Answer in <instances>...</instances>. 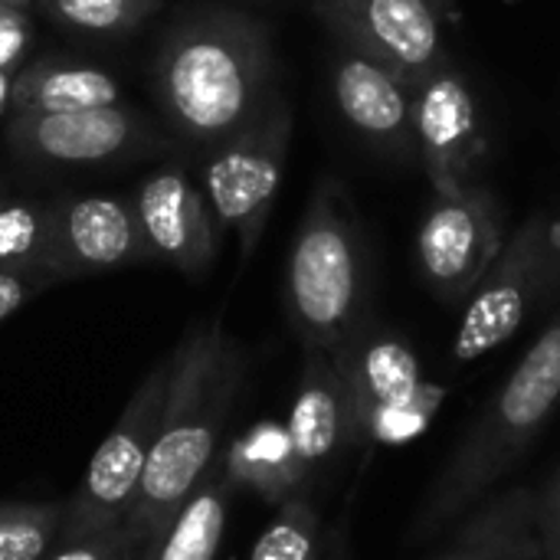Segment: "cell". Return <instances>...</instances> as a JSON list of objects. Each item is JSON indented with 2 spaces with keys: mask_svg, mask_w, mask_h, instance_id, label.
Wrapping results in <instances>:
<instances>
[{
  "mask_svg": "<svg viewBox=\"0 0 560 560\" xmlns=\"http://www.w3.org/2000/svg\"><path fill=\"white\" fill-rule=\"evenodd\" d=\"M279 92L272 30L246 10L190 7L158 43V108L167 131L200 154L249 125Z\"/></svg>",
  "mask_w": 560,
  "mask_h": 560,
  "instance_id": "6da1fadb",
  "label": "cell"
},
{
  "mask_svg": "<svg viewBox=\"0 0 560 560\" xmlns=\"http://www.w3.org/2000/svg\"><path fill=\"white\" fill-rule=\"evenodd\" d=\"M246 371L249 358L220 315L190 325L174 345L161 430L138 502L125 522L131 548L151 551L220 459Z\"/></svg>",
  "mask_w": 560,
  "mask_h": 560,
  "instance_id": "7a4b0ae2",
  "label": "cell"
},
{
  "mask_svg": "<svg viewBox=\"0 0 560 560\" xmlns=\"http://www.w3.org/2000/svg\"><path fill=\"white\" fill-rule=\"evenodd\" d=\"M560 407V308L522 354L515 371L482 407V413L466 430L463 443L453 450L450 463L433 479L410 541H433L440 532L453 528L466 512L489 499L499 482L525 459L535 440L551 423Z\"/></svg>",
  "mask_w": 560,
  "mask_h": 560,
  "instance_id": "3957f363",
  "label": "cell"
},
{
  "mask_svg": "<svg viewBox=\"0 0 560 560\" xmlns=\"http://www.w3.org/2000/svg\"><path fill=\"white\" fill-rule=\"evenodd\" d=\"M371 292L364 220L345 180L328 174L308 194L285 262V315L302 351L335 354L371 325Z\"/></svg>",
  "mask_w": 560,
  "mask_h": 560,
  "instance_id": "277c9868",
  "label": "cell"
},
{
  "mask_svg": "<svg viewBox=\"0 0 560 560\" xmlns=\"http://www.w3.org/2000/svg\"><path fill=\"white\" fill-rule=\"evenodd\" d=\"M331 358L354 407L361 450H397L420 440L446 404V387L423 377L410 341L381 328L377 318Z\"/></svg>",
  "mask_w": 560,
  "mask_h": 560,
  "instance_id": "5b68a950",
  "label": "cell"
},
{
  "mask_svg": "<svg viewBox=\"0 0 560 560\" xmlns=\"http://www.w3.org/2000/svg\"><path fill=\"white\" fill-rule=\"evenodd\" d=\"M295 128V108L279 92L249 125L203 151L200 187L223 233L240 243V259L249 262L266 236Z\"/></svg>",
  "mask_w": 560,
  "mask_h": 560,
  "instance_id": "8992f818",
  "label": "cell"
},
{
  "mask_svg": "<svg viewBox=\"0 0 560 560\" xmlns=\"http://www.w3.org/2000/svg\"><path fill=\"white\" fill-rule=\"evenodd\" d=\"M171 381V354H164L144 381L128 397L125 410L118 413L108 436L95 446L89 469L82 476V486L72 499H66V518H62V538H95L125 528L144 472L148 459L154 453V440L161 430L164 397Z\"/></svg>",
  "mask_w": 560,
  "mask_h": 560,
  "instance_id": "52a82bcc",
  "label": "cell"
},
{
  "mask_svg": "<svg viewBox=\"0 0 560 560\" xmlns=\"http://www.w3.org/2000/svg\"><path fill=\"white\" fill-rule=\"evenodd\" d=\"M505 210L482 184L433 194L417 230V266L427 289L446 302H466L505 249Z\"/></svg>",
  "mask_w": 560,
  "mask_h": 560,
  "instance_id": "ba28073f",
  "label": "cell"
},
{
  "mask_svg": "<svg viewBox=\"0 0 560 560\" xmlns=\"http://www.w3.org/2000/svg\"><path fill=\"white\" fill-rule=\"evenodd\" d=\"M312 13L331 43L397 69L410 85L453 59L440 0H312Z\"/></svg>",
  "mask_w": 560,
  "mask_h": 560,
  "instance_id": "9c48e42d",
  "label": "cell"
},
{
  "mask_svg": "<svg viewBox=\"0 0 560 560\" xmlns=\"http://www.w3.org/2000/svg\"><path fill=\"white\" fill-rule=\"evenodd\" d=\"M417 154L433 194H456L479 180L489 135L466 72L450 59L413 85Z\"/></svg>",
  "mask_w": 560,
  "mask_h": 560,
  "instance_id": "30bf717a",
  "label": "cell"
},
{
  "mask_svg": "<svg viewBox=\"0 0 560 560\" xmlns=\"http://www.w3.org/2000/svg\"><path fill=\"white\" fill-rule=\"evenodd\" d=\"M7 141L16 158L36 164H56V167L108 164L167 144L135 108L125 105L13 115L7 128Z\"/></svg>",
  "mask_w": 560,
  "mask_h": 560,
  "instance_id": "8fae6325",
  "label": "cell"
},
{
  "mask_svg": "<svg viewBox=\"0 0 560 560\" xmlns=\"http://www.w3.org/2000/svg\"><path fill=\"white\" fill-rule=\"evenodd\" d=\"M541 220L545 210H535L522 220L518 230L509 233L502 256L466 299L463 322L453 335L450 358L456 364H472L505 341L525 325L532 305L541 302L538 289V259H541Z\"/></svg>",
  "mask_w": 560,
  "mask_h": 560,
  "instance_id": "7c38bea8",
  "label": "cell"
},
{
  "mask_svg": "<svg viewBox=\"0 0 560 560\" xmlns=\"http://www.w3.org/2000/svg\"><path fill=\"white\" fill-rule=\"evenodd\" d=\"M138 223L151 259L200 279L213 269L223 243V226L217 223L210 200L180 164L158 167L138 184L135 194Z\"/></svg>",
  "mask_w": 560,
  "mask_h": 560,
  "instance_id": "4fadbf2b",
  "label": "cell"
},
{
  "mask_svg": "<svg viewBox=\"0 0 560 560\" xmlns=\"http://www.w3.org/2000/svg\"><path fill=\"white\" fill-rule=\"evenodd\" d=\"M331 98L345 125L377 154L390 161H420L413 85L390 66L335 43Z\"/></svg>",
  "mask_w": 560,
  "mask_h": 560,
  "instance_id": "5bb4252c",
  "label": "cell"
},
{
  "mask_svg": "<svg viewBox=\"0 0 560 560\" xmlns=\"http://www.w3.org/2000/svg\"><path fill=\"white\" fill-rule=\"evenodd\" d=\"M151 262L135 200L118 194H89L56 200L49 276L52 282L115 272Z\"/></svg>",
  "mask_w": 560,
  "mask_h": 560,
  "instance_id": "9a60e30c",
  "label": "cell"
},
{
  "mask_svg": "<svg viewBox=\"0 0 560 560\" xmlns=\"http://www.w3.org/2000/svg\"><path fill=\"white\" fill-rule=\"evenodd\" d=\"M285 427L308 472L312 492L328 486V479L351 459V453L361 450L354 407L328 351H305Z\"/></svg>",
  "mask_w": 560,
  "mask_h": 560,
  "instance_id": "2e32d148",
  "label": "cell"
},
{
  "mask_svg": "<svg viewBox=\"0 0 560 560\" xmlns=\"http://www.w3.org/2000/svg\"><path fill=\"white\" fill-rule=\"evenodd\" d=\"M433 560H545L538 492L532 486L495 489L453 525Z\"/></svg>",
  "mask_w": 560,
  "mask_h": 560,
  "instance_id": "e0dca14e",
  "label": "cell"
},
{
  "mask_svg": "<svg viewBox=\"0 0 560 560\" xmlns=\"http://www.w3.org/2000/svg\"><path fill=\"white\" fill-rule=\"evenodd\" d=\"M220 466L233 489L259 495L279 509L299 495H312L308 472L292 446L285 420H256L240 430L220 453Z\"/></svg>",
  "mask_w": 560,
  "mask_h": 560,
  "instance_id": "ac0fdd59",
  "label": "cell"
},
{
  "mask_svg": "<svg viewBox=\"0 0 560 560\" xmlns=\"http://www.w3.org/2000/svg\"><path fill=\"white\" fill-rule=\"evenodd\" d=\"M118 102H121L118 79L105 69L82 66V62L36 59L26 69L13 72V85H10L13 115L82 112V108H105Z\"/></svg>",
  "mask_w": 560,
  "mask_h": 560,
  "instance_id": "d6986e66",
  "label": "cell"
},
{
  "mask_svg": "<svg viewBox=\"0 0 560 560\" xmlns=\"http://www.w3.org/2000/svg\"><path fill=\"white\" fill-rule=\"evenodd\" d=\"M233 492L236 489L217 459L194 495L184 502V509L174 515L161 541L151 551H141L144 560H217L230 522Z\"/></svg>",
  "mask_w": 560,
  "mask_h": 560,
  "instance_id": "ffe728a7",
  "label": "cell"
},
{
  "mask_svg": "<svg viewBox=\"0 0 560 560\" xmlns=\"http://www.w3.org/2000/svg\"><path fill=\"white\" fill-rule=\"evenodd\" d=\"M52 223L56 203L16 200L0 207V269L49 276V253H52Z\"/></svg>",
  "mask_w": 560,
  "mask_h": 560,
  "instance_id": "44dd1931",
  "label": "cell"
},
{
  "mask_svg": "<svg viewBox=\"0 0 560 560\" xmlns=\"http://www.w3.org/2000/svg\"><path fill=\"white\" fill-rule=\"evenodd\" d=\"M328 558V525L312 502L299 495L276 509L266 528L256 535L249 560H325Z\"/></svg>",
  "mask_w": 560,
  "mask_h": 560,
  "instance_id": "7402d4cb",
  "label": "cell"
},
{
  "mask_svg": "<svg viewBox=\"0 0 560 560\" xmlns=\"http://www.w3.org/2000/svg\"><path fill=\"white\" fill-rule=\"evenodd\" d=\"M66 502H0V560H46L62 538Z\"/></svg>",
  "mask_w": 560,
  "mask_h": 560,
  "instance_id": "603a6c76",
  "label": "cell"
},
{
  "mask_svg": "<svg viewBox=\"0 0 560 560\" xmlns=\"http://www.w3.org/2000/svg\"><path fill=\"white\" fill-rule=\"evenodd\" d=\"M49 20L89 36H125L154 16L164 0H36Z\"/></svg>",
  "mask_w": 560,
  "mask_h": 560,
  "instance_id": "cb8c5ba5",
  "label": "cell"
},
{
  "mask_svg": "<svg viewBox=\"0 0 560 560\" xmlns=\"http://www.w3.org/2000/svg\"><path fill=\"white\" fill-rule=\"evenodd\" d=\"M33 39V23L23 7L0 3V69L13 75Z\"/></svg>",
  "mask_w": 560,
  "mask_h": 560,
  "instance_id": "d4e9b609",
  "label": "cell"
},
{
  "mask_svg": "<svg viewBox=\"0 0 560 560\" xmlns=\"http://www.w3.org/2000/svg\"><path fill=\"white\" fill-rule=\"evenodd\" d=\"M125 551H128V535L125 528H118V532L95 535V538L59 541L46 560H118Z\"/></svg>",
  "mask_w": 560,
  "mask_h": 560,
  "instance_id": "484cf974",
  "label": "cell"
},
{
  "mask_svg": "<svg viewBox=\"0 0 560 560\" xmlns=\"http://www.w3.org/2000/svg\"><path fill=\"white\" fill-rule=\"evenodd\" d=\"M538 289H541V302L560 292V210H545V220H541Z\"/></svg>",
  "mask_w": 560,
  "mask_h": 560,
  "instance_id": "4316f807",
  "label": "cell"
},
{
  "mask_svg": "<svg viewBox=\"0 0 560 560\" xmlns=\"http://www.w3.org/2000/svg\"><path fill=\"white\" fill-rule=\"evenodd\" d=\"M46 285H52L43 276H30V272H10L0 269V322H7L16 308H23L36 292H43Z\"/></svg>",
  "mask_w": 560,
  "mask_h": 560,
  "instance_id": "83f0119b",
  "label": "cell"
},
{
  "mask_svg": "<svg viewBox=\"0 0 560 560\" xmlns=\"http://www.w3.org/2000/svg\"><path fill=\"white\" fill-rule=\"evenodd\" d=\"M538 528L545 560H560V472L538 492Z\"/></svg>",
  "mask_w": 560,
  "mask_h": 560,
  "instance_id": "f1b7e54d",
  "label": "cell"
},
{
  "mask_svg": "<svg viewBox=\"0 0 560 560\" xmlns=\"http://www.w3.org/2000/svg\"><path fill=\"white\" fill-rule=\"evenodd\" d=\"M10 85H13V75L0 69V115H3V108L10 105Z\"/></svg>",
  "mask_w": 560,
  "mask_h": 560,
  "instance_id": "f546056e",
  "label": "cell"
},
{
  "mask_svg": "<svg viewBox=\"0 0 560 560\" xmlns=\"http://www.w3.org/2000/svg\"><path fill=\"white\" fill-rule=\"evenodd\" d=\"M118 560H144V555H141L138 548H131V545H128V551H125Z\"/></svg>",
  "mask_w": 560,
  "mask_h": 560,
  "instance_id": "4dcf8cb0",
  "label": "cell"
},
{
  "mask_svg": "<svg viewBox=\"0 0 560 560\" xmlns=\"http://www.w3.org/2000/svg\"><path fill=\"white\" fill-rule=\"evenodd\" d=\"M0 3H10V7H23V10H26V7H30L33 0H0Z\"/></svg>",
  "mask_w": 560,
  "mask_h": 560,
  "instance_id": "1f68e13d",
  "label": "cell"
}]
</instances>
